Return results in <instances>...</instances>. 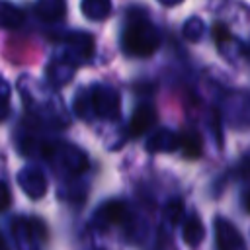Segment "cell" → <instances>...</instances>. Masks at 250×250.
<instances>
[{
	"mask_svg": "<svg viewBox=\"0 0 250 250\" xmlns=\"http://www.w3.org/2000/svg\"><path fill=\"white\" fill-rule=\"evenodd\" d=\"M158 45V35L148 23H133L123 33V49L135 57H148Z\"/></svg>",
	"mask_w": 250,
	"mask_h": 250,
	"instance_id": "1",
	"label": "cell"
},
{
	"mask_svg": "<svg viewBox=\"0 0 250 250\" xmlns=\"http://www.w3.org/2000/svg\"><path fill=\"white\" fill-rule=\"evenodd\" d=\"M156 123V111L152 105H139L135 111H133V117H131V135L133 137H139V135H145L152 125Z\"/></svg>",
	"mask_w": 250,
	"mask_h": 250,
	"instance_id": "2",
	"label": "cell"
},
{
	"mask_svg": "<svg viewBox=\"0 0 250 250\" xmlns=\"http://www.w3.org/2000/svg\"><path fill=\"white\" fill-rule=\"evenodd\" d=\"M217 240H219V250H244L242 242L232 244V240L240 238V232L236 229H232V225L225 219H217Z\"/></svg>",
	"mask_w": 250,
	"mask_h": 250,
	"instance_id": "3",
	"label": "cell"
},
{
	"mask_svg": "<svg viewBox=\"0 0 250 250\" xmlns=\"http://www.w3.org/2000/svg\"><path fill=\"white\" fill-rule=\"evenodd\" d=\"M203 225H201V221L193 215V217H189L188 221H186V225H184V240L189 244V246H197L199 244V240L203 238Z\"/></svg>",
	"mask_w": 250,
	"mask_h": 250,
	"instance_id": "4",
	"label": "cell"
},
{
	"mask_svg": "<svg viewBox=\"0 0 250 250\" xmlns=\"http://www.w3.org/2000/svg\"><path fill=\"white\" fill-rule=\"evenodd\" d=\"M180 146H182L186 158H197V156L201 154V139H199V135H195L193 131L184 133V135L180 137Z\"/></svg>",
	"mask_w": 250,
	"mask_h": 250,
	"instance_id": "5",
	"label": "cell"
},
{
	"mask_svg": "<svg viewBox=\"0 0 250 250\" xmlns=\"http://www.w3.org/2000/svg\"><path fill=\"white\" fill-rule=\"evenodd\" d=\"M102 213L105 215V219H107L109 223H121L123 217H125V205L119 203V201H111V203L104 205Z\"/></svg>",
	"mask_w": 250,
	"mask_h": 250,
	"instance_id": "6",
	"label": "cell"
},
{
	"mask_svg": "<svg viewBox=\"0 0 250 250\" xmlns=\"http://www.w3.org/2000/svg\"><path fill=\"white\" fill-rule=\"evenodd\" d=\"M10 205V189L6 188V184L0 182V211L6 209Z\"/></svg>",
	"mask_w": 250,
	"mask_h": 250,
	"instance_id": "7",
	"label": "cell"
}]
</instances>
